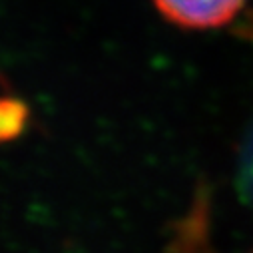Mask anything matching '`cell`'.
<instances>
[{"instance_id":"obj_1","label":"cell","mask_w":253,"mask_h":253,"mask_svg":"<svg viewBox=\"0 0 253 253\" xmlns=\"http://www.w3.org/2000/svg\"><path fill=\"white\" fill-rule=\"evenodd\" d=\"M171 24L187 30H213L237 18L247 0H152Z\"/></svg>"},{"instance_id":"obj_2","label":"cell","mask_w":253,"mask_h":253,"mask_svg":"<svg viewBox=\"0 0 253 253\" xmlns=\"http://www.w3.org/2000/svg\"><path fill=\"white\" fill-rule=\"evenodd\" d=\"M30 110L24 100L0 96V144L16 140L28 124Z\"/></svg>"},{"instance_id":"obj_3","label":"cell","mask_w":253,"mask_h":253,"mask_svg":"<svg viewBox=\"0 0 253 253\" xmlns=\"http://www.w3.org/2000/svg\"><path fill=\"white\" fill-rule=\"evenodd\" d=\"M235 183L239 198L253 208V124L245 132L239 148V158H237V171H235Z\"/></svg>"},{"instance_id":"obj_4","label":"cell","mask_w":253,"mask_h":253,"mask_svg":"<svg viewBox=\"0 0 253 253\" xmlns=\"http://www.w3.org/2000/svg\"><path fill=\"white\" fill-rule=\"evenodd\" d=\"M249 253H253V249H251V251H249Z\"/></svg>"}]
</instances>
